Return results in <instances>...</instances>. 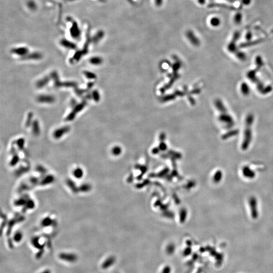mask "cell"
<instances>
[{"label":"cell","mask_w":273,"mask_h":273,"mask_svg":"<svg viewBox=\"0 0 273 273\" xmlns=\"http://www.w3.org/2000/svg\"><path fill=\"white\" fill-rule=\"evenodd\" d=\"M248 205L250 216L252 219L255 220L259 217V209L257 199L254 196L250 197L248 200Z\"/></svg>","instance_id":"obj_1"},{"label":"cell","mask_w":273,"mask_h":273,"mask_svg":"<svg viewBox=\"0 0 273 273\" xmlns=\"http://www.w3.org/2000/svg\"><path fill=\"white\" fill-rule=\"evenodd\" d=\"M241 173L243 177L247 179L251 180L255 177V173L247 165L242 167Z\"/></svg>","instance_id":"obj_2"},{"label":"cell","mask_w":273,"mask_h":273,"mask_svg":"<svg viewBox=\"0 0 273 273\" xmlns=\"http://www.w3.org/2000/svg\"><path fill=\"white\" fill-rule=\"evenodd\" d=\"M60 259L66 262H74L77 261V256L73 254L64 253L60 255Z\"/></svg>","instance_id":"obj_3"},{"label":"cell","mask_w":273,"mask_h":273,"mask_svg":"<svg viewBox=\"0 0 273 273\" xmlns=\"http://www.w3.org/2000/svg\"><path fill=\"white\" fill-rule=\"evenodd\" d=\"M38 101L42 103H52L54 101V98L49 95L40 96L38 98Z\"/></svg>","instance_id":"obj_4"},{"label":"cell","mask_w":273,"mask_h":273,"mask_svg":"<svg viewBox=\"0 0 273 273\" xmlns=\"http://www.w3.org/2000/svg\"><path fill=\"white\" fill-rule=\"evenodd\" d=\"M69 130V128L68 127H63L62 128H60L56 130L54 133V136L56 138L60 137V136H62L64 133H66L68 132Z\"/></svg>","instance_id":"obj_5"},{"label":"cell","mask_w":273,"mask_h":273,"mask_svg":"<svg viewBox=\"0 0 273 273\" xmlns=\"http://www.w3.org/2000/svg\"><path fill=\"white\" fill-rule=\"evenodd\" d=\"M13 52L15 54L19 55H24L26 54L27 52V49L25 48H21L15 49L13 50Z\"/></svg>","instance_id":"obj_6"},{"label":"cell","mask_w":273,"mask_h":273,"mask_svg":"<svg viewBox=\"0 0 273 273\" xmlns=\"http://www.w3.org/2000/svg\"><path fill=\"white\" fill-rule=\"evenodd\" d=\"M90 62L93 65H98L101 63L102 59L99 57H93L90 59Z\"/></svg>","instance_id":"obj_7"},{"label":"cell","mask_w":273,"mask_h":273,"mask_svg":"<svg viewBox=\"0 0 273 273\" xmlns=\"http://www.w3.org/2000/svg\"><path fill=\"white\" fill-rule=\"evenodd\" d=\"M85 75L86 76L87 78L90 79H94L95 78V75L92 72H89V71H85L84 73Z\"/></svg>","instance_id":"obj_8"},{"label":"cell","mask_w":273,"mask_h":273,"mask_svg":"<svg viewBox=\"0 0 273 273\" xmlns=\"http://www.w3.org/2000/svg\"><path fill=\"white\" fill-rule=\"evenodd\" d=\"M48 80L47 78L44 79L42 80H41V81H40L38 83V86L39 87H43V86H45V85L48 83Z\"/></svg>","instance_id":"obj_9"},{"label":"cell","mask_w":273,"mask_h":273,"mask_svg":"<svg viewBox=\"0 0 273 273\" xmlns=\"http://www.w3.org/2000/svg\"><path fill=\"white\" fill-rule=\"evenodd\" d=\"M211 23L212 25L214 26H218L220 24V20L218 18H214L211 20Z\"/></svg>","instance_id":"obj_10"},{"label":"cell","mask_w":273,"mask_h":273,"mask_svg":"<svg viewBox=\"0 0 273 273\" xmlns=\"http://www.w3.org/2000/svg\"><path fill=\"white\" fill-rule=\"evenodd\" d=\"M223 176V174H222V172L221 171L218 172L216 174V180L219 182L220 181L222 180Z\"/></svg>","instance_id":"obj_11"},{"label":"cell","mask_w":273,"mask_h":273,"mask_svg":"<svg viewBox=\"0 0 273 273\" xmlns=\"http://www.w3.org/2000/svg\"><path fill=\"white\" fill-rule=\"evenodd\" d=\"M34 132L35 133H38L39 132V125L37 123V122H35L34 124Z\"/></svg>","instance_id":"obj_12"},{"label":"cell","mask_w":273,"mask_h":273,"mask_svg":"<svg viewBox=\"0 0 273 273\" xmlns=\"http://www.w3.org/2000/svg\"><path fill=\"white\" fill-rule=\"evenodd\" d=\"M241 15L239 14H237L236 16V17H235V21L237 23H239L241 21Z\"/></svg>","instance_id":"obj_13"},{"label":"cell","mask_w":273,"mask_h":273,"mask_svg":"<svg viewBox=\"0 0 273 273\" xmlns=\"http://www.w3.org/2000/svg\"><path fill=\"white\" fill-rule=\"evenodd\" d=\"M42 273H50V271L47 270V271H45V272H43Z\"/></svg>","instance_id":"obj_14"}]
</instances>
